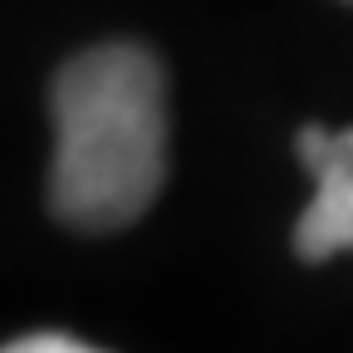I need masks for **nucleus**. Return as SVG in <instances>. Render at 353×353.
Here are the masks:
<instances>
[{"label":"nucleus","mask_w":353,"mask_h":353,"mask_svg":"<svg viewBox=\"0 0 353 353\" xmlns=\"http://www.w3.org/2000/svg\"><path fill=\"white\" fill-rule=\"evenodd\" d=\"M348 6H353V0H348Z\"/></svg>","instance_id":"4"},{"label":"nucleus","mask_w":353,"mask_h":353,"mask_svg":"<svg viewBox=\"0 0 353 353\" xmlns=\"http://www.w3.org/2000/svg\"><path fill=\"white\" fill-rule=\"evenodd\" d=\"M54 172L50 206L74 231L132 226L167 176V83L138 44L74 54L50 88Z\"/></svg>","instance_id":"1"},{"label":"nucleus","mask_w":353,"mask_h":353,"mask_svg":"<svg viewBox=\"0 0 353 353\" xmlns=\"http://www.w3.org/2000/svg\"><path fill=\"white\" fill-rule=\"evenodd\" d=\"M299 162L314 176V201L304 206L294 226V250L304 260H329L339 250H353V128H299L294 138Z\"/></svg>","instance_id":"2"},{"label":"nucleus","mask_w":353,"mask_h":353,"mask_svg":"<svg viewBox=\"0 0 353 353\" xmlns=\"http://www.w3.org/2000/svg\"><path fill=\"white\" fill-rule=\"evenodd\" d=\"M6 353H103V348H88L69 334H25V339H10Z\"/></svg>","instance_id":"3"}]
</instances>
